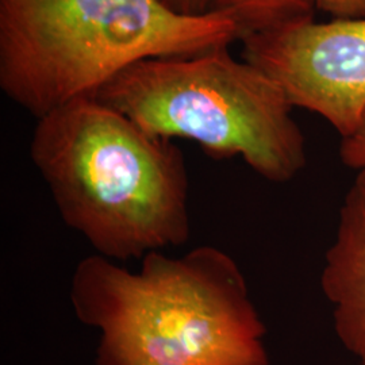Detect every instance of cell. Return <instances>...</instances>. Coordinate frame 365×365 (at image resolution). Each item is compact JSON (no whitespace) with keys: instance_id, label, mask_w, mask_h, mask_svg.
Instances as JSON below:
<instances>
[{"instance_id":"cell-1","label":"cell","mask_w":365,"mask_h":365,"mask_svg":"<svg viewBox=\"0 0 365 365\" xmlns=\"http://www.w3.org/2000/svg\"><path fill=\"white\" fill-rule=\"evenodd\" d=\"M71 302L101 331L96 365L269 363L245 277L221 249L152 252L135 274L93 255L75 269Z\"/></svg>"},{"instance_id":"cell-4","label":"cell","mask_w":365,"mask_h":365,"mask_svg":"<svg viewBox=\"0 0 365 365\" xmlns=\"http://www.w3.org/2000/svg\"><path fill=\"white\" fill-rule=\"evenodd\" d=\"M93 98L152 135L194 141L214 158L242 157L269 182L292 180L307 163L286 92L227 46L138 61Z\"/></svg>"},{"instance_id":"cell-10","label":"cell","mask_w":365,"mask_h":365,"mask_svg":"<svg viewBox=\"0 0 365 365\" xmlns=\"http://www.w3.org/2000/svg\"><path fill=\"white\" fill-rule=\"evenodd\" d=\"M170 13L182 16H202L210 13L211 0H158Z\"/></svg>"},{"instance_id":"cell-7","label":"cell","mask_w":365,"mask_h":365,"mask_svg":"<svg viewBox=\"0 0 365 365\" xmlns=\"http://www.w3.org/2000/svg\"><path fill=\"white\" fill-rule=\"evenodd\" d=\"M317 0H211L210 13L235 22L242 39L314 19Z\"/></svg>"},{"instance_id":"cell-5","label":"cell","mask_w":365,"mask_h":365,"mask_svg":"<svg viewBox=\"0 0 365 365\" xmlns=\"http://www.w3.org/2000/svg\"><path fill=\"white\" fill-rule=\"evenodd\" d=\"M242 58L286 92L291 105L324 118L341 138L365 113V16L309 19L242 39Z\"/></svg>"},{"instance_id":"cell-6","label":"cell","mask_w":365,"mask_h":365,"mask_svg":"<svg viewBox=\"0 0 365 365\" xmlns=\"http://www.w3.org/2000/svg\"><path fill=\"white\" fill-rule=\"evenodd\" d=\"M321 287L339 342L365 365V168L357 170L341 203Z\"/></svg>"},{"instance_id":"cell-8","label":"cell","mask_w":365,"mask_h":365,"mask_svg":"<svg viewBox=\"0 0 365 365\" xmlns=\"http://www.w3.org/2000/svg\"><path fill=\"white\" fill-rule=\"evenodd\" d=\"M339 155L345 167L354 170L365 168V113L357 129L341 138Z\"/></svg>"},{"instance_id":"cell-3","label":"cell","mask_w":365,"mask_h":365,"mask_svg":"<svg viewBox=\"0 0 365 365\" xmlns=\"http://www.w3.org/2000/svg\"><path fill=\"white\" fill-rule=\"evenodd\" d=\"M235 39L227 16H182L158 0H0V90L39 119L138 61Z\"/></svg>"},{"instance_id":"cell-2","label":"cell","mask_w":365,"mask_h":365,"mask_svg":"<svg viewBox=\"0 0 365 365\" xmlns=\"http://www.w3.org/2000/svg\"><path fill=\"white\" fill-rule=\"evenodd\" d=\"M30 156L63 220L110 260L187 242L188 172L179 146L93 96L39 118Z\"/></svg>"},{"instance_id":"cell-9","label":"cell","mask_w":365,"mask_h":365,"mask_svg":"<svg viewBox=\"0 0 365 365\" xmlns=\"http://www.w3.org/2000/svg\"><path fill=\"white\" fill-rule=\"evenodd\" d=\"M317 9L333 18H363L365 0H317Z\"/></svg>"}]
</instances>
